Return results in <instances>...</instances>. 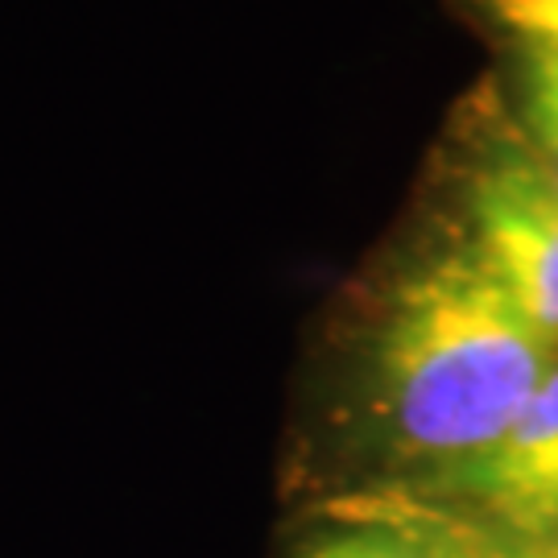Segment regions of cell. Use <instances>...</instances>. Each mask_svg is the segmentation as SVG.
Here are the masks:
<instances>
[{"mask_svg": "<svg viewBox=\"0 0 558 558\" xmlns=\"http://www.w3.org/2000/svg\"><path fill=\"white\" fill-rule=\"evenodd\" d=\"M368 368L380 439L422 480L480 456L521 418L558 368V336L456 240L389 286Z\"/></svg>", "mask_w": 558, "mask_h": 558, "instance_id": "cell-1", "label": "cell"}, {"mask_svg": "<svg viewBox=\"0 0 558 558\" xmlns=\"http://www.w3.org/2000/svg\"><path fill=\"white\" fill-rule=\"evenodd\" d=\"M468 248L558 336V179L521 129L488 137L463 179Z\"/></svg>", "mask_w": 558, "mask_h": 558, "instance_id": "cell-2", "label": "cell"}, {"mask_svg": "<svg viewBox=\"0 0 558 558\" xmlns=\"http://www.w3.org/2000/svg\"><path fill=\"white\" fill-rule=\"evenodd\" d=\"M410 493L472 518L509 546H558V368L497 442L414 480Z\"/></svg>", "mask_w": 558, "mask_h": 558, "instance_id": "cell-3", "label": "cell"}, {"mask_svg": "<svg viewBox=\"0 0 558 558\" xmlns=\"http://www.w3.org/2000/svg\"><path fill=\"white\" fill-rule=\"evenodd\" d=\"M509 542L418 493H393L311 542L299 558H509Z\"/></svg>", "mask_w": 558, "mask_h": 558, "instance_id": "cell-4", "label": "cell"}, {"mask_svg": "<svg viewBox=\"0 0 558 558\" xmlns=\"http://www.w3.org/2000/svg\"><path fill=\"white\" fill-rule=\"evenodd\" d=\"M521 66V137L558 179V54L513 50Z\"/></svg>", "mask_w": 558, "mask_h": 558, "instance_id": "cell-5", "label": "cell"}, {"mask_svg": "<svg viewBox=\"0 0 558 558\" xmlns=\"http://www.w3.org/2000/svg\"><path fill=\"white\" fill-rule=\"evenodd\" d=\"M476 4L513 41V50L558 54V0H476Z\"/></svg>", "mask_w": 558, "mask_h": 558, "instance_id": "cell-6", "label": "cell"}, {"mask_svg": "<svg viewBox=\"0 0 558 558\" xmlns=\"http://www.w3.org/2000/svg\"><path fill=\"white\" fill-rule=\"evenodd\" d=\"M509 558H558V546H513Z\"/></svg>", "mask_w": 558, "mask_h": 558, "instance_id": "cell-7", "label": "cell"}]
</instances>
